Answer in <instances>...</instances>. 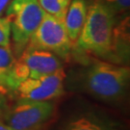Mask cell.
<instances>
[{"label": "cell", "mask_w": 130, "mask_h": 130, "mask_svg": "<svg viewBox=\"0 0 130 130\" xmlns=\"http://www.w3.org/2000/svg\"><path fill=\"white\" fill-rule=\"evenodd\" d=\"M65 130H117L110 121L93 113H83L71 119Z\"/></svg>", "instance_id": "9c48e42d"}, {"label": "cell", "mask_w": 130, "mask_h": 130, "mask_svg": "<svg viewBox=\"0 0 130 130\" xmlns=\"http://www.w3.org/2000/svg\"><path fill=\"white\" fill-rule=\"evenodd\" d=\"M8 108L9 106H8V102H7V99L5 96L4 91L2 89H0V121H3V118H4Z\"/></svg>", "instance_id": "5bb4252c"}, {"label": "cell", "mask_w": 130, "mask_h": 130, "mask_svg": "<svg viewBox=\"0 0 130 130\" xmlns=\"http://www.w3.org/2000/svg\"><path fill=\"white\" fill-rule=\"evenodd\" d=\"M88 13L86 0H71L65 17V27L70 42L75 43L83 28Z\"/></svg>", "instance_id": "ba28073f"}, {"label": "cell", "mask_w": 130, "mask_h": 130, "mask_svg": "<svg viewBox=\"0 0 130 130\" xmlns=\"http://www.w3.org/2000/svg\"><path fill=\"white\" fill-rule=\"evenodd\" d=\"M42 10L50 15L60 19L65 20L68 8L71 0H38Z\"/></svg>", "instance_id": "8fae6325"}, {"label": "cell", "mask_w": 130, "mask_h": 130, "mask_svg": "<svg viewBox=\"0 0 130 130\" xmlns=\"http://www.w3.org/2000/svg\"><path fill=\"white\" fill-rule=\"evenodd\" d=\"M11 44V21L8 17H0V46Z\"/></svg>", "instance_id": "7c38bea8"}, {"label": "cell", "mask_w": 130, "mask_h": 130, "mask_svg": "<svg viewBox=\"0 0 130 130\" xmlns=\"http://www.w3.org/2000/svg\"><path fill=\"white\" fill-rule=\"evenodd\" d=\"M26 48L50 51L67 60L70 55L72 42L68 36L64 21L44 13L42 22L31 36Z\"/></svg>", "instance_id": "277c9868"}, {"label": "cell", "mask_w": 130, "mask_h": 130, "mask_svg": "<svg viewBox=\"0 0 130 130\" xmlns=\"http://www.w3.org/2000/svg\"><path fill=\"white\" fill-rule=\"evenodd\" d=\"M0 130H17V129H14L13 127H11L8 124H6L3 121H0Z\"/></svg>", "instance_id": "2e32d148"}, {"label": "cell", "mask_w": 130, "mask_h": 130, "mask_svg": "<svg viewBox=\"0 0 130 130\" xmlns=\"http://www.w3.org/2000/svg\"><path fill=\"white\" fill-rule=\"evenodd\" d=\"M44 13L38 0L10 1L5 14L11 21V37L17 55H20L26 48Z\"/></svg>", "instance_id": "3957f363"}, {"label": "cell", "mask_w": 130, "mask_h": 130, "mask_svg": "<svg viewBox=\"0 0 130 130\" xmlns=\"http://www.w3.org/2000/svg\"><path fill=\"white\" fill-rule=\"evenodd\" d=\"M128 67L108 62H94L85 70L83 88L94 98L107 102L120 100L129 85Z\"/></svg>", "instance_id": "7a4b0ae2"}, {"label": "cell", "mask_w": 130, "mask_h": 130, "mask_svg": "<svg viewBox=\"0 0 130 130\" xmlns=\"http://www.w3.org/2000/svg\"><path fill=\"white\" fill-rule=\"evenodd\" d=\"M65 77L64 69L37 78L28 77L19 84L14 92L19 99L36 101L52 100L64 94Z\"/></svg>", "instance_id": "8992f818"}, {"label": "cell", "mask_w": 130, "mask_h": 130, "mask_svg": "<svg viewBox=\"0 0 130 130\" xmlns=\"http://www.w3.org/2000/svg\"><path fill=\"white\" fill-rule=\"evenodd\" d=\"M10 1L11 0H0V17L5 13L6 8L10 3Z\"/></svg>", "instance_id": "9a60e30c"}, {"label": "cell", "mask_w": 130, "mask_h": 130, "mask_svg": "<svg viewBox=\"0 0 130 130\" xmlns=\"http://www.w3.org/2000/svg\"><path fill=\"white\" fill-rule=\"evenodd\" d=\"M19 60L25 66L31 78L51 74L63 69L62 62L58 56L42 49L25 48L19 55Z\"/></svg>", "instance_id": "52a82bcc"}, {"label": "cell", "mask_w": 130, "mask_h": 130, "mask_svg": "<svg viewBox=\"0 0 130 130\" xmlns=\"http://www.w3.org/2000/svg\"><path fill=\"white\" fill-rule=\"evenodd\" d=\"M55 106L50 100L19 101L9 107L3 118L6 124L17 130H37L51 119Z\"/></svg>", "instance_id": "5b68a950"}, {"label": "cell", "mask_w": 130, "mask_h": 130, "mask_svg": "<svg viewBox=\"0 0 130 130\" xmlns=\"http://www.w3.org/2000/svg\"><path fill=\"white\" fill-rule=\"evenodd\" d=\"M106 5L114 14L118 15L128 11L130 6V0H98Z\"/></svg>", "instance_id": "4fadbf2b"}, {"label": "cell", "mask_w": 130, "mask_h": 130, "mask_svg": "<svg viewBox=\"0 0 130 130\" xmlns=\"http://www.w3.org/2000/svg\"><path fill=\"white\" fill-rule=\"evenodd\" d=\"M116 14L95 0L88 8L87 18L75 45L79 50L98 57L112 56Z\"/></svg>", "instance_id": "6da1fadb"}, {"label": "cell", "mask_w": 130, "mask_h": 130, "mask_svg": "<svg viewBox=\"0 0 130 130\" xmlns=\"http://www.w3.org/2000/svg\"><path fill=\"white\" fill-rule=\"evenodd\" d=\"M15 61L10 46H0V89L3 91Z\"/></svg>", "instance_id": "30bf717a"}]
</instances>
